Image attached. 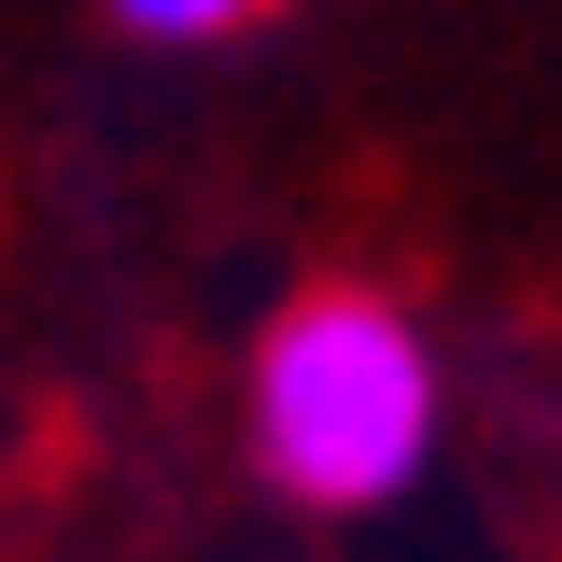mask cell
Here are the masks:
<instances>
[{
    "mask_svg": "<svg viewBox=\"0 0 562 562\" xmlns=\"http://www.w3.org/2000/svg\"><path fill=\"white\" fill-rule=\"evenodd\" d=\"M436 450V338L394 295L324 281L254 338V464L295 506H394Z\"/></svg>",
    "mask_w": 562,
    "mask_h": 562,
    "instance_id": "1",
    "label": "cell"
},
{
    "mask_svg": "<svg viewBox=\"0 0 562 562\" xmlns=\"http://www.w3.org/2000/svg\"><path fill=\"white\" fill-rule=\"evenodd\" d=\"M140 43H225V29H254V14H281V0H113Z\"/></svg>",
    "mask_w": 562,
    "mask_h": 562,
    "instance_id": "2",
    "label": "cell"
}]
</instances>
